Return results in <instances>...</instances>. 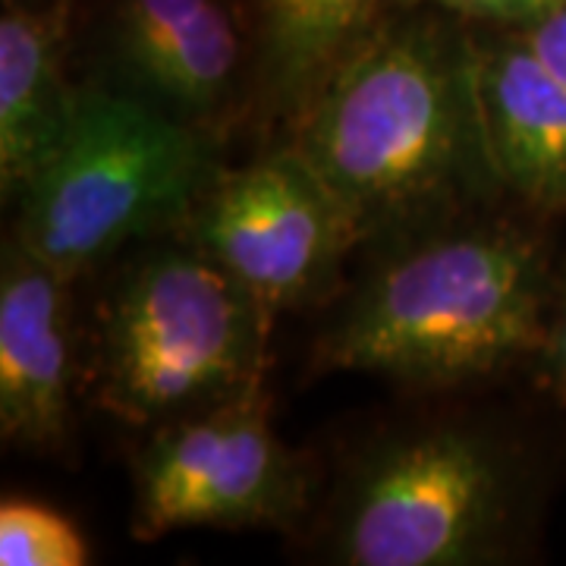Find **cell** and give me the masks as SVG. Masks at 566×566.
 Returning <instances> with one entry per match:
<instances>
[{"mask_svg":"<svg viewBox=\"0 0 566 566\" xmlns=\"http://www.w3.org/2000/svg\"><path fill=\"white\" fill-rule=\"evenodd\" d=\"M290 142L344 202L359 243H400L506 196L488 148L465 20L390 7Z\"/></svg>","mask_w":566,"mask_h":566,"instance_id":"obj_1","label":"cell"},{"mask_svg":"<svg viewBox=\"0 0 566 566\" xmlns=\"http://www.w3.org/2000/svg\"><path fill=\"white\" fill-rule=\"evenodd\" d=\"M557 277L523 223L475 211L390 243L318 344V365L419 390L501 375L545 344Z\"/></svg>","mask_w":566,"mask_h":566,"instance_id":"obj_2","label":"cell"},{"mask_svg":"<svg viewBox=\"0 0 566 566\" xmlns=\"http://www.w3.org/2000/svg\"><path fill=\"white\" fill-rule=\"evenodd\" d=\"M274 315L182 237L129 259L104 290L92 400L151 431L264 385Z\"/></svg>","mask_w":566,"mask_h":566,"instance_id":"obj_3","label":"cell"},{"mask_svg":"<svg viewBox=\"0 0 566 566\" xmlns=\"http://www.w3.org/2000/svg\"><path fill=\"white\" fill-rule=\"evenodd\" d=\"M221 139L104 82L82 85L54 158L17 199L13 237L66 277L177 237L223 170Z\"/></svg>","mask_w":566,"mask_h":566,"instance_id":"obj_4","label":"cell"},{"mask_svg":"<svg viewBox=\"0 0 566 566\" xmlns=\"http://www.w3.org/2000/svg\"><path fill=\"white\" fill-rule=\"evenodd\" d=\"M526 516L520 453L485 424L431 419L353 460L327 513V554L346 566L501 564Z\"/></svg>","mask_w":566,"mask_h":566,"instance_id":"obj_5","label":"cell"},{"mask_svg":"<svg viewBox=\"0 0 566 566\" xmlns=\"http://www.w3.org/2000/svg\"><path fill=\"white\" fill-rule=\"evenodd\" d=\"M312 475L274 428L264 385L145 431L133 457L139 542L180 528H293Z\"/></svg>","mask_w":566,"mask_h":566,"instance_id":"obj_6","label":"cell"},{"mask_svg":"<svg viewBox=\"0 0 566 566\" xmlns=\"http://www.w3.org/2000/svg\"><path fill=\"white\" fill-rule=\"evenodd\" d=\"M277 318L318 303L340 281L359 233L315 164L286 142L223 167L177 233Z\"/></svg>","mask_w":566,"mask_h":566,"instance_id":"obj_7","label":"cell"},{"mask_svg":"<svg viewBox=\"0 0 566 566\" xmlns=\"http://www.w3.org/2000/svg\"><path fill=\"white\" fill-rule=\"evenodd\" d=\"M104 85L221 139L252 102V29L230 0H111Z\"/></svg>","mask_w":566,"mask_h":566,"instance_id":"obj_8","label":"cell"},{"mask_svg":"<svg viewBox=\"0 0 566 566\" xmlns=\"http://www.w3.org/2000/svg\"><path fill=\"white\" fill-rule=\"evenodd\" d=\"M80 387L73 277L10 237L0 268V434L35 457L70 447Z\"/></svg>","mask_w":566,"mask_h":566,"instance_id":"obj_9","label":"cell"},{"mask_svg":"<svg viewBox=\"0 0 566 566\" xmlns=\"http://www.w3.org/2000/svg\"><path fill=\"white\" fill-rule=\"evenodd\" d=\"M488 148L506 196L535 214H566V85L520 29L475 32Z\"/></svg>","mask_w":566,"mask_h":566,"instance_id":"obj_10","label":"cell"},{"mask_svg":"<svg viewBox=\"0 0 566 566\" xmlns=\"http://www.w3.org/2000/svg\"><path fill=\"white\" fill-rule=\"evenodd\" d=\"M66 0L7 3L0 20V189L7 202L54 158L80 111L82 88L66 80Z\"/></svg>","mask_w":566,"mask_h":566,"instance_id":"obj_11","label":"cell"},{"mask_svg":"<svg viewBox=\"0 0 566 566\" xmlns=\"http://www.w3.org/2000/svg\"><path fill=\"white\" fill-rule=\"evenodd\" d=\"M390 0H252V104L293 133L390 13Z\"/></svg>","mask_w":566,"mask_h":566,"instance_id":"obj_12","label":"cell"},{"mask_svg":"<svg viewBox=\"0 0 566 566\" xmlns=\"http://www.w3.org/2000/svg\"><path fill=\"white\" fill-rule=\"evenodd\" d=\"M92 551L76 523L61 510L7 497L0 504V564L3 566H85Z\"/></svg>","mask_w":566,"mask_h":566,"instance_id":"obj_13","label":"cell"},{"mask_svg":"<svg viewBox=\"0 0 566 566\" xmlns=\"http://www.w3.org/2000/svg\"><path fill=\"white\" fill-rule=\"evenodd\" d=\"M394 7H431L457 20L482 22L491 29H523L560 0H390Z\"/></svg>","mask_w":566,"mask_h":566,"instance_id":"obj_14","label":"cell"},{"mask_svg":"<svg viewBox=\"0 0 566 566\" xmlns=\"http://www.w3.org/2000/svg\"><path fill=\"white\" fill-rule=\"evenodd\" d=\"M520 32L547 73L566 85V0L554 3L545 17L523 25Z\"/></svg>","mask_w":566,"mask_h":566,"instance_id":"obj_15","label":"cell"},{"mask_svg":"<svg viewBox=\"0 0 566 566\" xmlns=\"http://www.w3.org/2000/svg\"><path fill=\"white\" fill-rule=\"evenodd\" d=\"M535 359L542 365L547 387L566 406V274L557 277L554 303H551V315H547L545 344H542Z\"/></svg>","mask_w":566,"mask_h":566,"instance_id":"obj_16","label":"cell"},{"mask_svg":"<svg viewBox=\"0 0 566 566\" xmlns=\"http://www.w3.org/2000/svg\"><path fill=\"white\" fill-rule=\"evenodd\" d=\"M7 3H13V0H7Z\"/></svg>","mask_w":566,"mask_h":566,"instance_id":"obj_17","label":"cell"}]
</instances>
